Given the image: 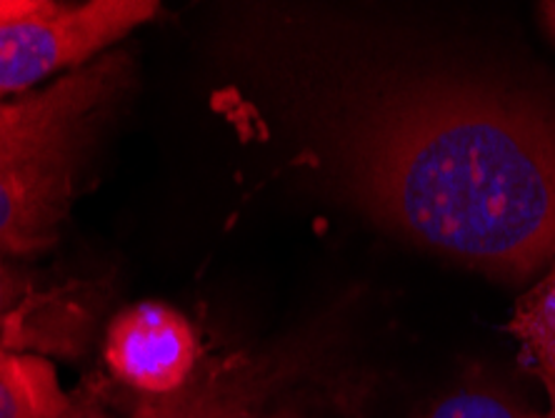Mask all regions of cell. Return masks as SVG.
<instances>
[{
	"label": "cell",
	"instance_id": "5",
	"mask_svg": "<svg viewBox=\"0 0 555 418\" xmlns=\"http://www.w3.org/2000/svg\"><path fill=\"white\" fill-rule=\"evenodd\" d=\"M68 408L48 360L0 349V418H61Z\"/></svg>",
	"mask_w": 555,
	"mask_h": 418
},
{
	"label": "cell",
	"instance_id": "8",
	"mask_svg": "<svg viewBox=\"0 0 555 418\" xmlns=\"http://www.w3.org/2000/svg\"><path fill=\"white\" fill-rule=\"evenodd\" d=\"M430 418H543L530 411L513 408L505 401L486 393H461L440 404Z\"/></svg>",
	"mask_w": 555,
	"mask_h": 418
},
{
	"label": "cell",
	"instance_id": "1",
	"mask_svg": "<svg viewBox=\"0 0 555 418\" xmlns=\"http://www.w3.org/2000/svg\"><path fill=\"white\" fill-rule=\"evenodd\" d=\"M343 168L380 226L498 278L555 261V90L418 76L348 123Z\"/></svg>",
	"mask_w": 555,
	"mask_h": 418
},
{
	"label": "cell",
	"instance_id": "6",
	"mask_svg": "<svg viewBox=\"0 0 555 418\" xmlns=\"http://www.w3.org/2000/svg\"><path fill=\"white\" fill-rule=\"evenodd\" d=\"M135 418H296L291 411L266 414L253 398L223 379L188 381L183 389L138 404Z\"/></svg>",
	"mask_w": 555,
	"mask_h": 418
},
{
	"label": "cell",
	"instance_id": "12",
	"mask_svg": "<svg viewBox=\"0 0 555 418\" xmlns=\"http://www.w3.org/2000/svg\"><path fill=\"white\" fill-rule=\"evenodd\" d=\"M541 13H543L545 28H548L551 38L555 40V0H551V3H541Z\"/></svg>",
	"mask_w": 555,
	"mask_h": 418
},
{
	"label": "cell",
	"instance_id": "4",
	"mask_svg": "<svg viewBox=\"0 0 555 418\" xmlns=\"http://www.w3.org/2000/svg\"><path fill=\"white\" fill-rule=\"evenodd\" d=\"M195 358L193 326L166 303H138L113 318L105 360L128 387L166 396L191 381Z\"/></svg>",
	"mask_w": 555,
	"mask_h": 418
},
{
	"label": "cell",
	"instance_id": "10",
	"mask_svg": "<svg viewBox=\"0 0 555 418\" xmlns=\"http://www.w3.org/2000/svg\"><path fill=\"white\" fill-rule=\"evenodd\" d=\"M18 293L21 289H18V281H15V276L0 264V316L13 306L15 299H18Z\"/></svg>",
	"mask_w": 555,
	"mask_h": 418
},
{
	"label": "cell",
	"instance_id": "2",
	"mask_svg": "<svg viewBox=\"0 0 555 418\" xmlns=\"http://www.w3.org/2000/svg\"><path fill=\"white\" fill-rule=\"evenodd\" d=\"M128 73L126 55L111 53L0 105V253L23 256L59 241L80 163Z\"/></svg>",
	"mask_w": 555,
	"mask_h": 418
},
{
	"label": "cell",
	"instance_id": "13",
	"mask_svg": "<svg viewBox=\"0 0 555 418\" xmlns=\"http://www.w3.org/2000/svg\"><path fill=\"white\" fill-rule=\"evenodd\" d=\"M543 383H545V389H548V398H551V411L545 414L543 418H555V381L543 379Z\"/></svg>",
	"mask_w": 555,
	"mask_h": 418
},
{
	"label": "cell",
	"instance_id": "11",
	"mask_svg": "<svg viewBox=\"0 0 555 418\" xmlns=\"http://www.w3.org/2000/svg\"><path fill=\"white\" fill-rule=\"evenodd\" d=\"M61 418H111V416H105L103 411H95V408H73L70 406Z\"/></svg>",
	"mask_w": 555,
	"mask_h": 418
},
{
	"label": "cell",
	"instance_id": "3",
	"mask_svg": "<svg viewBox=\"0 0 555 418\" xmlns=\"http://www.w3.org/2000/svg\"><path fill=\"white\" fill-rule=\"evenodd\" d=\"M155 13L153 0H93L70 8L48 3L28 21L0 26V101L59 68H83Z\"/></svg>",
	"mask_w": 555,
	"mask_h": 418
},
{
	"label": "cell",
	"instance_id": "7",
	"mask_svg": "<svg viewBox=\"0 0 555 418\" xmlns=\"http://www.w3.org/2000/svg\"><path fill=\"white\" fill-rule=\"evenodd\" d=\"M505 331L524 343L541 379L555 381V261L548 274L518 299Z\"/></svg>",
	"mask_w": 555,
	"mask_h": 418
},
{
	"label": "cell",
	"instance_id": "9",
	"mask_svg": "<svg viewBox=\"0 0 555 418\" xmlns=\"http://www.w3.org/2000/svg\"><path fill=\"white\" fill-rule=\"evenodd\" d=\"M48 0H0V26L28 21L40 11H46Z\"/></svg>",
	"mask_w": 555,
	"mask_h": 418
}]
</instances>
